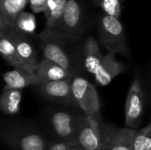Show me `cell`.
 <instances>
[{
	"mask_svg": "<svg viewBox=\"0 0 151 150\" xmlns=\"http://www.w3.org/2000/svg\"><path fill=\"white\" fill-rule=\"evenodd\" d=\"M78 39L79 36L68 35L53 29L44 28L39 35L43 58L56 63L74 74L70 46Z\"/></svg>",
	"mask_w": 151,
	"mask_h": 150,
	"instance_id": "cell-1",
	"label": "cell"
},
{
	"mask_svg": "<svg viewBox=\"0 0 151 150\" xmlns=\"http://www.w3.org/2000/svg\"><path fill=\"white\" fill-rule=\"evenodd\" d=\"M85 115L70 110L53 111L49 115V124L56 140L70 146H78V134Z\"/></svg>",
	"mask_w": 151,
	"mask_h": 150,
	"instance_id": "cell-2",
	"label": "cell"
},
{
	"mask_svg": "<svg viewBox=\"0 0 151 150\" xmlns=\"http://www.w3.org/2000/svg\"><path fill=\"white\" fill-rule=\"evenodd\" d=\"M98 36L107 52L129 57V48L127 42L125 28L119 19L102 15L98 24Z\"/></svg>",
	"mask_w": 151,
	"mask_h": 150,
	"instance_id": "cell-3",
	"label": "cell"
},
{
	"mask_svg": "<svg viewBox=\"0 0 151 150\" xmlns=\"http://www.w3.org/2000/svg\"><path fill=\"white\" fill-rule=\"evenodd\" d=\"M109 126L104 123L101 113L85 116L78 134V146L83 150H104Z\"/></svg>",
	"mask_w": 151,
	"mask_h": 150,
	"instance_id": "cell-4",
	"label": "cell"
},
{
	"mask_svg": "<svg viewBox=\"0 0 151 150\" xmlns=\"http://www.w3.org/2000/svg\"><path fill=\"white\" fill-rule=\"evenodd\" d=\"M1 138L15 150H46L49 144L40 132L27 127H9L2 132Z\"/></svg>",
	"mask_w": 151,
	"mask_h": 150,
	"instance_id": "cell-5",
	"label": "cell"
},
{
	"mask_svg": "<svg viewBox=\"0 0 151 150\" xmlns=\"http://www.w3.org/2000/svg\"><path fill=\"white\" fill-rule=\"evenodd\" d=\"M71 88L75 105L85 116H91L100 112L101 103L94 85L85 78L74 75L71 80Z\"/></svg>",
	"mask_w": 151,
	"mask_h": 150,
	"instance_id": "cell-6",
	"label": "cell"
},
{
	"mask_svg": "<svg viewBox=\"0 0 151 150\" xmlns=\"http://www.w3.org/2000/svg\"><path fill=\"white\" fill-rule=\"evenodd\" d=\"M145 111V94L139 78L130 85L125 104V124L127 128L136 129L142 123Z\"/></svg>",
	"mask_w": 151,
	"mask_h": 150,
	"instance_id": "cell-7",
	"label": "cell"
},
{
	"mask_svg": "<svg viewBox=\"0 0 151 150\" xmlns=\"http://www.w3.org/2000/svg\"><path fill=\"white\" fill-rule=\"evenodd\" d=\"M85 28L81 3L79 0H67L60 20L53 30L68 35L80 36Z\"/></svg>",
	"mask_w": 151,
	"mask_h": 150,
	"instance_id": "cell-8",
	"label": "cell"
},
{
	"mask_svg": "<svg viewBox=\"0 0 151 150\" xmlns=\"http://www.w3.org/2000/svg\"><path fill=\"white\" fill-rule=\"evenodd\" d=\"M72 78L62 80L40 83L36 87L40 94L50 101L64 105L76 106L71 88Z\"/></svg>",
	"mask_w": 151,
	"mask_h": 150,
	"instance_id": "cell-9",
	"label": "cell"
},
{
	"mask_svg": "<svg viewBox=\"0 0 151 150\" xmlns=\"http://www.w3.org/2000/svg\"><path fill=\"white\" fill-rule=\"evenodd\" d=\"M7 32L14 43L22 68L30 72H35L38 65L37 55L35 48L28 36L12 29Z\"/></svg>",
	"mask_w": 151,
	"mask_h": 150,
	"instance_id": "cell-10",
	"label": "cell"
},
{
	"mask_svg": "<svg viewBox=\"0 0 151 150\" xmlns=\"http://www.w3.org/2000/svg\"><path fill=\"white\" fill-rule=\"evenodd\" d=\"M127 66L124 63L116 58V55L107 52L103 56L102 62L93 75L97 84L102 87L109 85L113 79L124 72Z\"/></svg>",
	"mask_w": 151,
	"mask_h": 150,
	"instance_id": "cell-11",
	"label": "cell"
},
{
	"mask_svg": "<svg viewBox=\"0 0 151 150\" xmlns=\"http://www.w3.org/2000/svg\"><path fill=\"white\" fill-rule=\"evenodd\" d=\"M34 72L38 79L39 83L62 80L74 76V74L71 73L67 70L46 58H42L38 62Z\"/></svg>",
	"mask_w": 151,
	"mask_h": 150,
	"instance_id": "cell-12",
	"label": "cell"
},
{
	"mask_svg": "<svg viewBox=\"0 0 151 150\" xmlns=\"http://www.w3.org/2000/svg\"><path fill=\"white\" fill-rule=\"evenodd\" d=\"M134 133V129L109 126L104 150H133Z\"/></svg>",
	"mask_w": 151,
	"mask_h": 150,
	"instance_id": "cell-13",
	"label": "cell"
},
{
	"mask_svg": "<svg viewBox=\"0 0 151 150\" xmlns=\"http://www.w3.org/2000/svg\"><path fill=\"white\" fill-rule=\"evenodd\" d=\"M4 87L6 88L20 89L30 86H38L39 80L34 72L27 71L24 68H13L6 72L3 76Z\"/></svg>",
	"mask_w": 151,
	"mask_h": 150,
	"instance_id": "cell-14",
	"label": "cell"
},
{
	"mask_svg": "<svg viewBox=\"0 0 151 150\" xmlns=\"http://www.w3.org/2000/svg\"><path fill=\"white\" fill-rule=\"evenodd\" d=\"M82 56L86 71L94 75L102 62L104 55L100 50L98 42L92 35L88 36L83 43Z\"/></svg>",
	"mask_w": 151,
	"mask_h": 150,
	"instance_id": "cell-15",
	"label": "cell"
},
{
	"mask_svg": "<svg viewBox=\"0 0 151 150\" xmlns=\"http://www.w3.org/2000/svg\"><path fill=\"white\" fill-rule=\"evenodd\" d=\"M22 99V90L4 88L0 95V111L8 116L19 112Z\"/></svg>",
	"mask_w": 151,
	"mask_h": 150,
	"instance_id": "cell-16",
	"label": "cell"
},
{
	"mask_svg": "<svg viewBox=\"0 0 151 150\" xmlns=\"http://www.w3.org/2000/svg\"><path fill=\"white\" fill-rule=\"evenodd\" d=\"M11 29L27 36L34 34L36 29V19L34 13L26 11H20L15 18Z\"/></svg>",
	"mask_w": 151,
	"mask_h": 150,
	"instance_id": "cell-17",
	"label": "cell"
},
{
	"mask_svg": "<svg viewBox=\"0 0 151 150\" xmlns=\"http://www.w3.org/2000/svg\"><path fill=\"white\" fill-rule=\"evenodd\" d=\"M0 55L13 68H22L14 43L8 32L0 37Z\"/></svg>",
	"mask_w": 151,
	"mask_h": 150,
	"instance_id": "cell-18",
	"label": "cell"
},
{
	"mask_svg": "<svg viewBox=\"0 0 151 150\" xmlns=\"http://www.w3.org/2000/svg\"><path fill=\"white\" fill-rule=\"evenodd\" d=\"M67 0H47L46 10L44 11L46 23L45 28L54 29L62 16Z\"/></svg>",
	"mask_w": 151,
	"mask_h": 150,
	"instance_id": "cell-19",
	"label": "cell"
},
{
	"mask_svg": "<svg viewBox=\"0 0 151 150\" xmlns=\"http://www.w3.org/2000/svg\"><path fill=\"white\" fill-rule=\"evenodd\" d=\"M27 4V0H0V8L4 15L10 29L12 28V23L17 15L20 11H24Z\"/></svg>",
	"mask_w": 151,
	"mask_h": 150,
	"instance_id": "cell-20",
	"label": "cell"
},
{
	"mask_svg": "<svg viewBox=\"0 0 151 150\" xmlns=\"http://www.w3.org/2000/svg\"><path fill=\"white\" fill-rule=\"evenodd\" d=\"M133 150H151V125L135 129L133 136Z\"/></svg>",
	"mask_w": 151,
	"mask_h": 150,
	"instance_id": "cell-21",
	"label": "cell"
},
{
	"mask_svg": "<svg viewBox=\"0 0 151 150\" xmlns=\"http://www.w3.org/2000/svg\"><path fill=\"white\" fill-rule=\"evenodd\" d=\"M96 5L102 9L104 14L119 19L122 13V7L119 0H101Z\"/></svg>",
	"mask_w": 151,
	"mask_h": 150,
	"instance_id": "cell-22",
	"label": "cell"
},
{
	"mask_svg": "<svg viewBox=\"0 0 151 150\" xmlns=\"http://www.w3.org/2000/svg\"><path fill=\"white\" fill-rule=\"evenodd\" d=\"M78 147L79 146L73 147V146H70L64 141L56 140L54 141L49 142L46 150H77Z\"/></svg>",
	"mask_w": 151,
	"mask_h": 150,
	"instance_id": "cell-23",
	"label": "cell"
},
{
	"mask_svg": "<svg viewBox=\"0 0 151 150\" xmlns=\"http://www.w3.org/2000/svg\"><path fill=\"white\" fill-rule=\"evenodd\" d=\"M27 4H29L33 12L41 13L44 12L46 10L47 0H27Z\"/></svg>",
	"mask_w": 151,
	"mask_h": 150,
	"instance_id": "cell-24",
	"label": "cell"
},
{
	"mask_svg": "<svg viewBox=\"0 0 151 150\" xmlns=\"http://www.w3.org/2000/svg\"><path fill=\"white\" fill-rule=\"evenodd\" d=\"M9 25L4 18V15L0 8V32L2 33H6L7 31H9Z\"/></svg>",
	"mask_w": 151,
	"mask_h": 150,
	"instance_id": "cell-25",
	"label": "cell"
},
{
	"mask_svg": "<svg viewBox=\"0 0 151 150\" xmlns=\"http://www.w3.org/2000/svg\"><path fill=\"white\" fill-rule=\"evenodd\" d=\"M100 1H101V0H93V2H94V3H95L96 4H98V3H99Z\"/></svg>",
	"mask_w": 151,
	"mask_h": 150,
	"instance_id": "cell-26",
	"label": "cell"
},
{
	"mask_svg": "<svg viewBox=\"0 0 151 150\" xmlns=\"http://www.w3.org/2000/svg\"><path fill=\"white\" fill-rule=\"evenodd\" d=\"M4 34V33H2V32H0V37H1V36H2V35Z\"/></svg>",
	"mask_w": 151,
	"mask_h": 150,
	"instance_id": "cell-27",
	"label": "cell"
},
{
	"mask_svg": "<svg viewBox=\"0 0 151 150\" xmlns=\"http://www.w3.org/2000/svg\"><path fill=\"white\" fill-rule=\"evenodd\" d=\"M77 150H83V149H81L80 147H78V149H77Z\"/></svg>",
	"mask_w": 151,
	"mask_h": 150,
	"instance_id": "cell-28",
	"label": "cell"
}]
</instances>
